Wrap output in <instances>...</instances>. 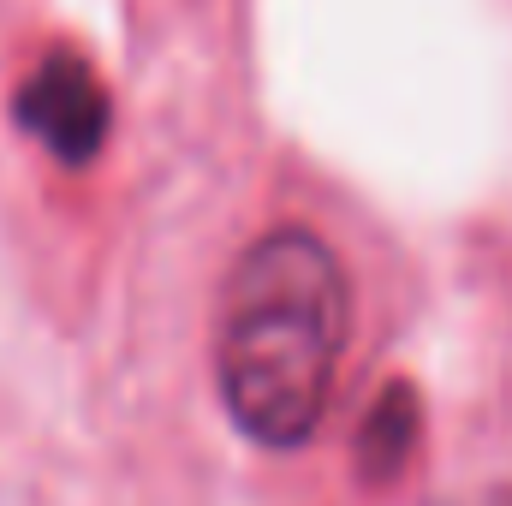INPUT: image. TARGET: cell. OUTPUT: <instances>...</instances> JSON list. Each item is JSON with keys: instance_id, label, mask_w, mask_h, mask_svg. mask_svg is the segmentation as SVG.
I'll return each mask as SVG.
<instances>
[{"instance_id": "1", "label": "cell", "mask_w": 512, "mask_h": 506, "mask_svg": "<svg viewBox=\"0 0 512 506\" xmlns=\"http://www.w3.org/2000/svg\"><path fill=\"white\" fill-rule=\"evenodd\" d=\"M352 334V286L340 256L310 227H274L233 262L215 376L227 417L262 447H304Z\"/></svg>"}, {"instance_id": "3", "label": "cell", "mask_w": 512, "mask_h": 506, "mask_svg": "<svg viewBox=\"0 0 512 506\" xmlns=\"http://www.w3.org/2000/svg\"><path fill=\"white\" fill-rule=\"evenodd\" d=\"M411 441H417V405H411V393H405V387H387V399L370 411L364 441H358L364 471H370V477H393V471L405 465Z\"/></svg>"}, {"instance_id": "2", "label": "cell", "mask_w": 512, "mask_h": 506, "mask_svg": "<svg viewBox=\"0 0 512 506\" xmlns=\"http://www.w3.org/2000/svg\"><path fill=\"white\" fill-rule=\"evenodd\" d=\"M12 114H18V126L30 131L54 161L84 167L102 149V137H108L114 102H108V84L96 78V66L84 54L60 48V54H42L24 72V84L12 96Z\"/></svg>"}]
</instances>
